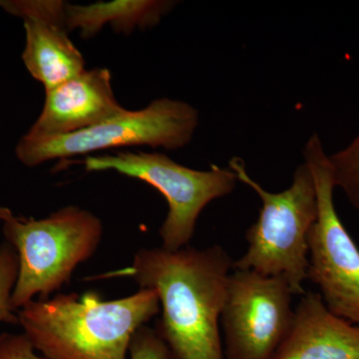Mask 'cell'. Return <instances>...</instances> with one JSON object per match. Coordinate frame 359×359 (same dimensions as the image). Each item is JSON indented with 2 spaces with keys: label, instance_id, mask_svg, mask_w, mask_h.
Here are the masks:
<instances>
[{
  "label": "cell",
  "instance_id": "1",
  "mask_svg": "<svg viewBox=\"0 0 359 359\" xmlns=\"http://www.w3.org/2000/svg\"><path fill=\"white\" fill-rule=\"evenodd\" d=\"M233 266L221 245L156 248L138 250L127 268L95 278H128L156 290L162 314L154 330L171 359H224L219 323Z\"/></svg>",
  "mask_w": 359,
  "mask_h": 359
},
{
  "label": "cell",
  "instance_id": "2",
  "mask_svg": "<svg viewBox=\"0 0 359 359\" xmlns=\"http://www.w3.org/2000/svg\"><path fill=\"white\" fill-rule=\"evenodd\" d=\"M153 289L104 301L94 290L58 294L18 309V325L47 359H127L135 332L160 313Z\"/></svg>",
  "mask_w": 359,
  "mask_h": 359
},
{
  "label": "cell",
  "instance_id": "3",
  "mask_svg": "<svg viewBox=\"0 0 359 359\" xmlns=\"http://www.w3.org/2000/svg\"><path fill=\"white\" fill-rule=\"evenodd\" d=\"M229 168L262 201L259 218L245 233L248 249L233 262V269L283 278L292 294H306L309 236L318 218L316 186L308 165L297 168L292 186L280 193L268 192L250 178L241 158H231Z\"/></svg>",
  "mask_w": 359,
  "mask_h": 359
},
{
  "label": "cell",
  "instance_id": "4",
  "mask_svg": "<svg viewBox=\"0 0 359 359\" xmlns=\"http://www.w3.org/2000/svg\"><path fill=\"white\" fill-rule=\"evenodd\" d=\"M4 235L20 259L11 297L18 311L36 295L47 299L69 283L77 266L95 254L103 226L91 212L67 205L44 219L13 217L4 222Z\"/></svg>",
  "mask_w": 359,
  "mask_h": 359
},
{
  "label": "cell",
  "instance_id": "5",
  "mask_svg": "<svg viewBox=\"0 0 359 359\" xmlns=\"http://www.w3.org/2000/svg\"><path fill=\"white\" fill-rule=\"evenodd\" d=\"M199 125V112L184 101L156 99L141 110H126L91 128L62 136L32 139L23 136L15 148L18 159L27 167L47 161L113 148L150 146L178 150L188 145Z\"/></svg>",
  "mask_w": 359,
  "mask_h": 359
},
{
  "label": "cell",
  "instance_id": "6",
  "mask_svg": "<svg viewBox=\"0 0 359 359\" xmlns=\"http://www.w3.org/2000/svg\"><path fill=\"white\" fill-rule=\"evenodd\" d=\"M81 163L86 171L117 172L145 182L162 194L168 214L159 233L163 249L170 252L189 245L203 210L212 201L230 195L238 181L230 168L212 165L209 171H198L159 153L90 155Z\"/></svg>",
  "mask_w": 359,
  "mask_h": 359
},
{
  "label": "cell",
  "instance_id": "7",
  "mask_svg": "<svg viewBox=\"0 0 359 359\" xmlns=\"http://www.w3.org/2000/svg\"><path fill=\"white\" fill-rule=\"evenodd\" d=\"M304 158L318 199V218L309 236L308 280L332 313L359 325V249L335 209L332 168L318 134L306 142Z\"/></svg>",
  "mask_w": 359,
  "mask_h": 359
},
{
  "label": "cell",
  "instance_id": "8",
  "mask_svg": "<svg viewBox=\"0 0 359 359\" xmlns=\"http://www.w3.org/2000/svg\"><path fill=\"white\" fill-rule=\"evenodd\" d=\"M292 295L283 278L233 269L221 316L226 359H273L292 325Z\"/></svg>",
  "mask_w": 359,
  "mask_h": 359
},
{
  "label": "cell",
  "instance_id": "9",
  "mask_svg": "<svg viewBox=\"0 0 359 359\" xmlns=\"http://www.w3.org/2000/svg\"><path fill=\"white\" fill-rule=\"evenodd\" d=\"M107 68L85 69L81 74L46 90L43 109L25 135L42 139L91 128L122 114Z\"/></svg>",
  "mask_w": 359,
  "mask_h": 359
},
{
  "label": "cell",
  "instance_id": "10",
  "mask_svg": "<svg viewBox=\"0 0 359 359\" xmlns=\"http://www.w3.org/2000/svg\"><path fill=\"white\" fill-rule=\"evenodd\" d=\"M273 359H359V325L332 313L318 292H306Z\"/></svg>",
  "mask_w": 359,
  "mask_h": 359
},
{
  "label": "cell",
  "instance_id": "11",
  "mask_svg": "<svg viewBox=\"0 0 359 359\" xmlns=\"http://www.w3.org/2000/svg\"><path fill=\"white\" fill-rule=\"evenodd\" d=\"M25 47L22 60L45 91L81 74L83 56L68 36L65 26L46 20H25Z\"/></svg>",
  "mask_w": 359,
  "mask_h": 359
},
{
  "label": "cell",
  "instance_id": "12",
  "mask_svg": "<svg viewBox=\"0 0 359 359\" xmlns=\"http://www.w3.org/2000/svg\"><path fill=\"white\" fill-rule=\"evenodd\" d=\"M176 4L169 0H114L86 6L66 4V27L69 32L79 29L85 39L95 36L107 25L116 32L130 34L159 25Z\"/></svg>",
  "mask_w": 359,
  "mask_h": 359
},
{
  "label": "cell",
  "instance_id": "13",
  "mask_svg": "<svg viewBox=\"0 0 359 359\" xmlns=\"http://www.w3.org/2000/svg\"><path fill=\"white\" fill-rule=\"evenodd\" d=\"M334 186L359 212V135L346 148L328 156Z\"/></svg>",
  "mask_w": 359,
  "mask_h": 359
},
{
  "label": "cell",
  "instance_id": "14",
  "mask_svg": "<svg viewBox=\"0 0 359 359\" xmlns=\"http://www.w3.org/2000/svg\"><path fill=\"white\" fill-rule=\"evenodd\" d=\"M20 259L15 249L8 243L0 245V321L11 325H18V316L11 304Z\"/></svg>",
  "mask_w": 359,
  "mask_h": 359
},
{
  "label": "cell",
  "instance_id": "15",
  "mask_svg": "<svg viewBox=\"0 0 359 359\" xmlns=\"http://www.w3.org/2000/svg\"><path fill=\"white\" fill-rule=\"evenodd\" d=\"M66 4L61 0H0V7L11 15L23 20H46L65 27Z\"/></svg>",
  "mask_w": 359,
  "mask_h": 359
},
{
  "label": "cell",
  "instance_id": "16",
  "mask_svg": "<svg viewBox=\"0 0 359 359\" xmlns=\"http://www.w3.org/2000/svg\"><path fill=\"white\" fill-rule=\"evenodd\" d=\"M130 359H171L169 349L154 328L143 325L135 332L129 347Z\"/></svg>",
  "mask_w": 359,
  "mask_h": 359
},
{
  "label": "cell",
  "instance_id": "17",
  "mask_svg": "<svg viewBox=\"0 0 359 359\" xmlns=\"http://www.w3.org/2000/svg\"><path fill=\"white\" fill-rule=\"evenodd\" d=\"M0 359H47L36 353L25 334H0Z\"/></svg>",
  "mask_w": 359,
  "mask_h": 359
},
{
  "label": "cell",
  "instance_id": "18",
  "mask_svg": "<svg viewBox=\"0 0 359 359\" xmlns=\"http://www.w3.org/2000/svg\"><path fill=\"white\" fill-rule=\"evenodd\" d=\"M13 212L8 208L0 205V221L4 223V222L8 221V219L13 218Z\"/></svg>",
  "mask_w": 359,
  "mask_h": 359
}]
</instances>
